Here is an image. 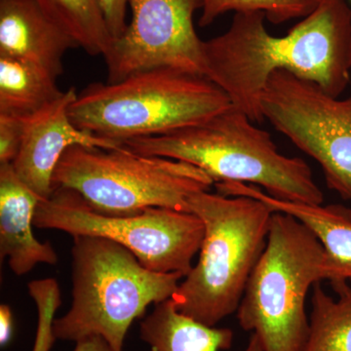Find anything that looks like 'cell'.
<instances>
[{
  "label": "cell",
  "mask_w": 351,
  "mask_h": 351,
  "mask_svg": "<svg viewBox=\"0 0 351 351\" xmlns=\"http://www.w3.org/2000/svg\"><path fill=\"white\" fill-rule=\"evenodd\" d=\"M263 12L235 13L230 29L203 41L204 75L253 122L265 120L260 96L274 71L285 69L339 98L351 78V8L319 0L282 38L271 36Z\"/></svg>",
  "instance_id": "cell-1"
},
{
  "label": "cell",
  "mask_w": 351,
  "mask_h": 351,
  "mask_svg": "<svg viewBox=\"0 0 351 351\" xmlns=\"http://www.w3.org/2000/svg\"><path fill=\"white\" fill-rule=\"evenodd\" d=\"M123 145L144 156L195 165L214 184H253L276 199L304 204L319 205L324 201L308 164L300 157L280 154L269 132L254 125L233 106L195 125L133 138Z\"/></svg>",
  "instance_id": "cell-2"
},
{
  "label": "cell",
  "mask_w": 351,
  "mask_h": 351,
  "mask_svg": "<svg viewBox=\"0 0 351 351\" xmlns=\"http://www.w3.org/2000/svg\"><path fill=\"white\" fill-rule=\"evenodd\" d=\"M189 213L204 226L199 258L173 295L180 313L215 327L237 313L247 283L267 245L274 210L249 196L199 191Z\"/></svg>",
  "instance_id": "cell-3"
},
{
  "label": "cell",
  "mask_w": 351,
  "mask_h": 351,
  "mask_svg": "<svg viewBox=\"0 0 351 351\" xmlns=\"http://www.w3.org/2000/svg\"><path fill=\"white\" fill-rule=\"evenodd\" d=\"M232 106L206 76L162 68L92 83L77 94L69 114L77 128L123 144L195 125Z\"/></svg>",
  "instance_id": "cell-4"
},
{
  "label": "cell",
  "mask_w": 351,
  "mask_h": 351,
  "mask_svg": "<svg viewBox=\"0 0 351 351\" xmlns=\"http://www.w3.org/2000/svg\"><path fill=\"white\" fill-rule=\"evenodd\" d=\"M73 237V302L54 321L55 338L76 343L100 336L113 351H123L134 321L144 317L151 304L171 299L184 276L147 269L112 240Z\"/></svg>",
  "instance_id": "cell-5"
},
{
  "label": "cell",
  "mask_w": 351,
  "mask_h": 351,
  "mask_svg": "<svg viewBox=\"0 0 351 351\" xmlns=\"http://www.w3.org/2000/svg\"><path fill=\"white\" fill-rule=\"evenodd\" d=\"M325 252L295 217L274 212L267 245L250 278L237 317L265 351H304L309 334L306 302L324 276Z\"/></svg>",
  "instance_id": "cell-6"
},
{
  "label": "cell",
  "mask_w": 351,
  "mask_h": 351,
  "mask_svg": "<svg viewBox=\"0 0 351 351\" xmlns=\"http://www.w3.org/2000/svg\"><path fill=\"white\" fill-rule=\"evenodd\" d=\"M53 191L73 189L95 211L127 216L168 208L189 212V196L209 191L211 178L191 164L119 149L69 147L53 174Z\"/></svg>",
  "instance_id": "cell-7"
},
{
  "label": "cell",
  "mask_w": 351,
  "mask_h": 351,
  "mask_svg": "<svg viewBox=\"0 0 351 351\" xmlns=\"http://www.w3.org/2000/svg\"><path fill=\"white\" fill-rule=\"evenodd\" d=\"M34 225L71 237H103L131 251L147 269L186 276L199 253L204 226L196 215L168 208H149L127 216H108L92 209L73 189L57 188L39 201Z\"/></svg>",
  "instance_id": "cell-8"
},
{
  "label": "cell",
  "mask_w": 351,
  "mask_h": 351,
  "mask_svg": "<svg viewBox=\"0 0 351 351\" xmlns=\"http://www.w3.org/2000/svg\"><path fill=\"white\" fill-rule=\"evenodd\" d=\"M260 106L265 119L319 164L328 188L351 200V92L334 98L279 69L263 88Z\"/></svg>",
  "instance_id": "cell-9"
},
{
  "label": "cell",
  "mask_w": 351,
  "mask_h": 351,
  "mask_svg": "<svg viewBox=\"0 0 351 351\" xmlns=\"http://www.w3.org/2000/svg\"><path fill=\"white\" fill-rule=\"evenodd\" d=\"M129 5L130 24L104 58L108 82L162 68L204 75L203 40L193 25L202 0H129Z\"/></svg>",
  "instance_id": "cell-10"
},
{
  "label": "cell",
  "mask_w": 351,
  "mask_h": 351,
  "mask_svg": "<svg viewBox=\"0 0 351 351\" xmlns=\"http://www.w3.org/2000/svg\"><path fill=\"white\" fill-rule=\"evenodd\" d=\"M76 97L75 88L69 87L57 100L27 119L22 145L12 164L20 179L41 200L53 193V174L69 147L84 145L113 149L124 145L82 130L73 123L69 110Z\"/></svg>",
  "instance_id": "cell-11"
},
{
  "label": "cell",
  "mask_w": 351,
  "mask_h": 351,
  "mask_svg": "<svg viewBox=\"0 0 351 351\" xmlns=\"http://www.w3.org/2000/svg\"><path fill=\"white\" fill-rule=\"evenodd\" d=\"M76 47L36 0H0V56L25 60L58 78L64 54Z\"/></svg>",
  "instance_id": "cell-12"
},
{
  "label": "cell",
  "mask_w": 351,
  "mask_h": 351,
  "mask_svg": "<svg viewBox=\"0 0 351 351\" xmlns=\"http://www.w3.org/2000/svg\"><path fill=\"white\" fill-rule=\"evenodd\" d=\"M219 193L257 198L271 208L295 217L314 233L325 252V280L351 284V209L341 204L311 205L276 199L253 184L219 182Z\"/></svg>",
  "instance_id": "cell-13"
},
{
  "label": "cell",
  "mask_w": 351,
  "mask_h": 351,
  "mask_svg": "<svg viewBox=\"0 0 351 351\" xmlns=\"http://www.w3.org/2000/svg\"><path fill=\"white\" fill-rule=\"evenodd\" d=\"M40 198L15 172L12 163L0 164V257L8 258L18 276L38 263L54 265L58 255L49 242H40L32 232Z\"/></svg>",
  "instance_id": "cell-14"
},
{
  "label": "cell",
  "mask_w": 351,
  "mask_h": 351,
  "mask_svg": "<svg viewBox=\"0 0 351 351\" xmlns=\"http://www.w3.org/2000/svg\"><path fill=\"white\" fill-rule=\"evenodd\" d=\"M140 337L147 351H221L232 346L234 334L228 328L207 326L178 311L171 299L154 304L140 323ZM244 351H265L252 334Z\"/></svg>",
  "instance_id": "cell-15"
},
{
  "label": "cell",
  "mask_w": 351,
  "mask_h": 351,
  "mask_svg": "<svg viewBox=\"0 0 351 351\" xmlns=\"http://www.w3.org/2000/svg\"><path fill=\"white\" fill-rule=\"evenodd\" d=\"M56 80L36 64L0 56V114L29 117L38 112L63 94Z\"/></svg>",
  "instance_id": "cell-16"
},
{
  "label": "cell",
  "mask_w": 351,
  "mask_h": 351,
  "mask_svg": "<svg viewBox=\"0 0 351 351\" xmlns=\"http://www.w3.org/2000/svg\"><path fill=\"white\" fill-rule=\"evenodd\" d=\"M334 298L321 282L313 286L309 334L304 351H351V287L331 285Z\"/></svg>",
  "instance_id": "cell-17"
},
{
  "label": "cell",
  "mask_w": 351,
  "mask_h": 351,
  "mask_svg": "<svg viewBox=\"0 0 351 351\" xmlns=\"http://www.w3.org/2000/svg\"><path fill=\"white\" fill-rule=\"evenodd\" d=\"M41 8L91 56H107L113 43L97 0H36Z\"/></svg>",
  "instance_id": "cell-18"
},
{
  "label": "cell",
  "mask_w": 351,
  "mask_h": 351,
  "mask_svg": "<svg viewBox=\"0 0 351 351\" xmlns=\"http://www.w3.org/2000/svg\"><path fill=\"white\" fill-rule=\"evenodd\" d=\"M319 0H202L200 27H208L223 14L263 12L269 22L280 25L306 18L315 10Z\"/></svg>",
  "instance_id": "cell-19"
},
{
  "label": "cell",
  "mask_w": 351,
  "mask_h": 351,
  "mask_svg": "<svg viewBox=\"0 0 351 351\" xmlns=\"http://www.w3.org/2000/svg\"><path fill=\"white\" fill-rule=\"evenodd\" d=\"M29 293L38 311V332L32 351H50L54 345L55 313L62 304L61 291L55 279L46 278L29 283Z\"/></svg>",
  "instance_id": "cell-20"
},
{
  "label": "cell",
  "mask_w": 351,
  "mask_h": 351,
  "mask_svg": "<svg viewBox=\"0 0 351 351\" xmlns=\"http://www.w3.org/2000/svg\"><path fill=\"white\" fill-rule=\"evenodd\" d=\"M27 117L0 114V164L13 163L24 138Z\"/></svg>",
  "instance_id": "cell-21"
},
{
  "label": "cell",
  "mask_w": 351,
  "mask_h": 351,
  "mask_svg": "<svg viewBox=\"0 0 351 351\" xmlns=\"http://www.w3.org/2000/svg\"><path fill=\"white\" fill-rule=\"evenodd\" d=\"M97 3L113 40L121 38L128 27L126 10L129 0H97Z\"/></svg>",
  "instance_id": "cell-22"
},
{
  "label": "cell",
  "mask_w": 351,
  "mask_h": 351,
  "mask_svg": "<svg viewBox=\"0 0 351 351\" xmlns=\"http://www.w3.org/2000/svg\"><path fill=\"white\" fill-rule=\"evenodd\" d=\"M13 335V313L7 304L0 306V346L3 348Z\"/></svg>",
  "instance_id": "cell-23"
},
{
  "label": "cell",
  "mask_w": 351,
  "mask_h": 351,
  "mask_svg": "<svg viewBox=\"0 0 351 351\" xmlns=\"http://www.w3.org/2000/svg\"><path fill=\"white\" fill-rule=\"evenodd\" d=\"M73 351H113L110 346L100 336L88 337L76 341Z\"/></svg>",
  "instance_id": "cell-24"
}]
</instances>
